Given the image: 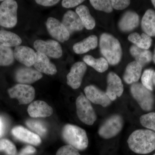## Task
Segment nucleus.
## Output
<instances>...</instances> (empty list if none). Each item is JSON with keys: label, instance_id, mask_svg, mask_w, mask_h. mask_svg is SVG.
<instances>
[{"label": "nucleus", "instance_id": "nucleus-1", "mask_svg": "<svg viewBox=\"0 0 155 155\" xmlns=\"http://www.w3.org/2000/svg\"><path fill=\"white\" fill-rule=\"evenodd\" d=\"M131 151L140 154H147L155 150V132L149 129L133 131L127 140Z\"/></svg>", "mask_w": 155, "mask_h": 155}, {"label": "nucleus", "instance_id": "nucleus-2", "mask_svg": "<svg viewBox=\"0 0 155 155\" xmlns=\"http://www.w3.org/2000/svg\"><path fill=\"white\" fill-rule=\"evenodd\" d=\"M100 48L108 64L114 66L121 61L122 47L119 40L115 37L110 34H102L100 39Z\"/></svg>", "mask_w": 155, "mask_h": 155}, {"label": "nucleus", "instance_id": "nucleus-3", "mask_svg": "<svg viewBox=\"0 0 155 155\" xmlns=\"http://www.w3.org/2000/svg\"><path fill=\"white\" fill-rule=\"evenodd\" d=\"M62 134L64 141L78 150H83L88 147L86 131L77 125L67 124L63 128Z\"/></svg>", "mask_w": 155, "mask_h": 155}, {"label": "nucleus", "instance_id": "nucleus-4", "mask_svg": "<svg viewBox=\"0 0 155 155\" xmlns=\"http://www.w3.org/2000/svg\"><path fill=\"white\" fill-rule=\"evenodd\" d=\"M130 91L134 98L144 111H151L154 105V97L151 91L139 82L131 84Z\"/></svg>", "mask_w": 155, "mask_h": 155}, {"label": "nucleus", "instance_id": "nucleus-5", "mask_svg": "<svg viewBox=\"0 0 155 155\" xmlns=\"http://www.w3.org/2000/svg\"><path fill=\"white\" fill-rule=\"evenodd\" d=\"M124 120L121 115L114 114L108 117L100 126L98 134L102 138L109 139L115 137L122 130Z\"/></svg>", "mask_w": 155, "mask_h": 155}, {"label": "nucleus", "instance_id": "nucleus-6", "mask_svg": "<svg viewBox=\"0 0 155 155\" xmlns=\"http://www.w3.org/2000/svg\"><path fill=\"white\" fill-rule=\"evenodd\" d=\"M18 5L14 0L4 1L0 5V25L11 28L17 25Z\"/></svg>", "mask_w": 155, "mask_h": 155}, {"label": "nucleus", "instance_id": "nucleus-7", "mask_svg": "<svg viewBox=\"0 0 155 155\" xmlns=\"http://www.w3.org/2000/svg\"><path fill=\"white\" fill-rule=\"evenodd\" d=\"M75 104L78 119L86 125H93L96 121L97 115L88 99L81 94L76 99Z\"/></svg>", "mask_w": 155, "mask_h": 155}, {"label": "nucleus", "instance_id": "nucleus-8", "mask_svg": "<svg viewBox=\"0 0 155 155\" xmlns=\"http://www.w3.org/2000/svg\"><path fill=\"white\" fill-rule=\"evenodd\" d=\"M9 96L18 100L19 104H27L32 102L35 97V90L28 84H19L9 89Z\"/></svg>", "mask_w": 155, "mask_h": 155}, {"label": "nucleus", "instance_id": "nucleus-9", "mask_svg": "<svg viewBox=\"0 0 155 155\" xmlns=\"http://www.w3.org/2000/svg\"><path fill=\"white\" fill-rule=\"evenodd\" d=\"M34 47L37 52L50 58L58 59L63 54L61 45L58 42L52 40H37L34 43Z\"/></svg>", "mask_w": 155, "mask_h": 155}, {"label": "nucleus", "instance_id": "nucleus-10", "mask_svg": "<svg viewBox=\"0 0 155 155\" xmlns=\"http://www.w3.org/2000/svg\"><path fill=\"white\" fill-rule=\"evenodd\" d=\"M46 27L50 35L58 41L64 42L69 39L70 33L63 23L56 18H48Z\"/></svg>", "mask_w": 155, "mask_h": 155}, {"label": "nucleus", "instance_id": "nucleus-11", "mask_svg": "<svg viewBox=\"0 0 155 155\" xmlns=\"http://www.w3.org/2000/svg\"><path fill=\"white\" fill-rule=\"evenodd\" d=\"M87 69L86 64L84 62H78L73 64L67 75V84L74 89L79 88Z\"/></svg>", "mask_w": 155, "mask_h": 155}, {"label": "nucleus", "instance_id": "nucleus-12", "mask_svg": "<svg viewBox=\"0 0 155 155\" xmlns=\"http://www.w3.org/2000/svg\"><path fill=\"white\" fill-rule=\"evenodd\" d=\"M106 94L112 101H114L122 95L124 86L120 78L114 72H110L107 77Z\"/></svg>", "mask_w": 155, "mask_h": 155}, {"label": "nucleus", "instance_id": "nucleus-13", "mask_svg": "<svg viewBox=\"0 0 155 155\" xmlns=\"http://www.w3.org/2000/svg\"><path fill=\"white\" fill-rule=\"evenodd\" d=\"M85 96L89 101L95 104L100 105L107 107L111 104L112 101L109 98L106 92L100 90L93 85H88L84 89Z\"/></svg>", "mask_w": 155, "mask_h": 155}, {"label": "nucleus", "instance_id": "nucleus-14", "mask_svg": "<svg viewBox=\"0 0 155 155\" xmlns=\"http://www.w3.org/2000/svg\"><path fill=\"white\" fill-rule=\"evenodd\" d=\"M43 77L41 73L36 69L30 67L19 68L15 73V78L17 82L22 84H31L36 82Z\"/></svg>", "mask_w": 155, "mask_h": 155}, {"label": "nucleus", "instance_id": "nucleus-15", "mask_svg": "<svg viewBox=\"0 0 155 155\" xmlns=\"http://www.w3.org/2000/svg\"><path fill=\"white\" fill-rule=\"evenodd\" d=\"M14 58L25 67L33 66L36 60V52L31 48L24 46H18L14 51Z\"/></svg>", "mask_w": 155, "mask_h": 155}, {"label": "nucleus", "instance_id": "nucleus-16", "mask_svg": "<svg viewBox=\"0 0 155 155\" xmlns=\"http://www.w3.org/2000/svg\"><path fill=\"white\" fill-rule=\"evenodd\" d=\"M12 132V134L20 141L35 146L41 143V139L39 136L22 126L14 127Z\"/></svg>", "mask_w": 155, "mask_h": 155}, {"label": "nucleus", "instance_id": "nucleus-17", "mask_svg": "<svg viewBox=\"0 0 155 155\" xmlns=\"http://www.w3.org/2000/svg\"><path fill=\"white\" fill-rule=\"evenodd\" d=\"M27 111L29 116L32 118L49 117L53 113L52 108L45 102L41 101L31 103L28 106Z\"/></svg>", "mask_w": 155, "mask_h": 155}, {"label": "nucleus", "instance_id": "nucleus-18", "mask_svg": "<svg viewBox=\"0 0 155 155\" xmlns=\"http://www.w3.org/2000/svg\"><path fill=\"white\" fill-rule=\"evenodd\" d=\"M36 60L34 64L37 70L47 75H54L57 73V69L55 65L50 61L47 56L38 52H37Z\"/></svg>", "mask_w": 155, "mask_h": 155}, {"label": "nucleus", "instance_id": "nucleus-19", "mask_svg": "<svg viewBox=\"0 0 155 155\" xmlns=\"http://www.w3.org/2000/svg\"><path fill=\"white\" fill-rule=\"evenodd\" d=\"M62 23L70 34L83 30L84 26L78 15L72 11H67L64 14Z\"/></svg>", "mask_w": 155, "mask_h": 155}, {"label": "nucleus", "instance_id": "nucleus-20", "mask_svg": "<svg viewBox=\"0 0 155 155\" xmlns=\"http://www.w3.org/2000/svg\"><path fill=\"white\" fill-rule=\"evenodd\" d=\"M140 22L139 16L133 11L126 12L119 22V29L124 32L132 31L138 26Z\"/></svg>", "mask_w": 155, "mask_h": 155}, {"label": "nucleus", "instance_id": "nucleus-21", "mask_svg": "<svg viewBox=\"0 0 155 155\" xmlns=\"http://www.w3.org/2000/svg\"><path fill=\"white\" fill-rule=\"evenodd\" d=\"M142 67L136 61L129 63L125 69L123 80L127 84L137 82L141 76Z\"/></svg>", "mask_w": 155, "mask_h": 155}, {"label": "nucleus", "instance_id": "nucleus-22", "mask_svg": "<svg viewBox=\"0 0 155 155\" xmlns=\"http://www.w3.org/2000/svg\"><path fill=\"white\" fill-rule=\"evenodd\" d=\"M130 52L131 55L135 59V61L142 67L153 60V55L150 51L140 48L135 45L130 47Z\"/></svg>", "mask_w": 155, "mask_h": 155}, {"label": "nucleus", "instance_id": "nucleus-23", "mask_svg": "<svg viewBox=\"0 0 155 155\" xmlns=\"http://www.w3.org/2000/svg\"><path fill=\"white\" fill-rule=\"evenodd\" d=\"M98 45V38L96 35H91L73 45V49L76 54H81L93 50Z\"/></svg>", "mask_w": 155, "mask_h": 155}, {"label": "nucleus", "instance_id": "nucleus-24", "mask_svg": "<svg viewBox=\"0 0 155 155\" xmlns=\"http://www.w3.org/2000/svg\"><path fill=\"white\" fill-rule=\"evenodd\" d=\"M141 28L144 33L150 37L155 36V12L148 9L141 20Z\"/></svg>", "mask_w": 155, "mask_h": 155}, {"label": "nucleus", "instance_id": "nucleus-25", "mask_svg": "<svg viewBox=\"0 0 155 155\" xmlns=\"http://www.w3.org/2000/svg\"><path fill=\"white\" fill-rule=\"evenodd\" d=\"M81 20L82 24L87 30H91L95 26L96 22L94 18L90 14L88 8L84 5H81L78 7L75 10Z\"/></svg>", "mask_w": 155, "mask_h": 155}, {"label": "nucleus", "instance_id": "nucleus-26", "mask_svg": "<svg viewBox=\"0 0 155 155\" xmlns=\"http://www.w3.org/2000/svg\"><path fill=\"white\" fill-rule=\"evenodd\" d=\"M22 39L19 35L11 31L0 30V45L11 48L19 46Z\"/></svg>", "mask_w": 155, "mask_h": 155}, {"label": "nucleus", "instance_id": "nucleus-27", "mask_svg": "<svg viewBox=\"0 0 155 155\" xmlns=\"http://www.w3.org/2000/svg\"><path fill=\"white\" fill-rule=\"evenodd\" d=\"M128 39L137 47L143 49L148 50L152 43L151 37L144 33L141 35L137 32L130 34Z\"/></svg>", "mask_w": 155, "mask_h": 155}, {"label": "nucleus", "instance_id": "nucleus-28", "mask_svg": "<svg viewBox=\"0 0 155 155\" xmlns=\"http://www.w3.org/2000/svg\"><path fill=\"white\" fill-rule=\"evenodd\" d=\"M85 64L93 68L97 72L102 73L107 70L109 64L105 58H101L95 59L92 56L87 55L83 58Z\"/></svg>", "mask_w": 155, "mask_h": 155}, {"label": "nucleus", "instance_id": "nucleus-29", "mask_svg": "<svg viewBox=\"0 0 155 155\" xmlns=\"http://www.w3.org/2000/svg\"><path fill=\"white\" fill-rule=\"evenodd\" d=\"M14 51L11 48L0 45V66H8L14 61Z\"/></svg>", "mask_w": 155, "mask_h": 155}, {"label": "nucleus", "instance_id": "nucleus-30", "mask_svg": "<svg viewBox=\"0 0 155 155\" xmlns=\"http://www.w3.org/2000/svg\"><path fill=\"white\" fill-rule=\"evenodd\" d=\"M26 125L30 129L39 136H44L46 133L47 129L44 124L38 120L29 119L26 121Z\"/></svg>", "mask_w": 155, "mask_h": 155}, {"label": "nucleus", "instance_id": "nucleus-31", "mask_svg": "<svg viewBox=\"0 0 155 155\" xmlns=\"http://www.w3.org/2000/svg\"><path fill=\"white\" fill-rule=\"evenodd\" d=\"M154 72L155 71L153 69H147L145 70L141 75L142 84L146 88L151 91L153 90V77Z\"/></svg>", "mask_w": 155, "mask_h": 155}, {"label": "nucleus", "instance_id": "nucleus-32", "mask_svg": "<svg viewBox=\"0 0 155 155\" xmlns=\"http://www.w3.org/2000/svg\"><path fill=\"white\" fill-rule=\"evenodd\" d=\"M90 2L96 10L110 13L113 11L110 1L109 0H90Z\"/></svg>", "mask_w": 155, "mask_h": 155}, {"label": "nucleus", "instance_id": "nucleus-33", "mask_svg": "<svg viewBox=\"0 0 155 155\" xmlns=\"http://www.w3.org/2000/svg\"><path fill=\"white\" fill-rule=\"evenodd\" d=\"M140 124L143 127L155 131V113L151 112L142 115L140 118Z\"/></svg>", "mask_w": 155, "mask_h": 155}, {"label": "nucleus", "instance_id": "nucleus-34", "mask_svg": "<svg viewBox=\"0 0 155 155\" xmlns=\"http://www.w3.org/2000/svg\"><path fill=\"white\" fill-rule=\"evenodd\" d=\"M0 151H4L8 155H16L17 153V149L15 145L6 139L0 141Z\"/></svg>", "mask_w": 155, "mask_h": 155}, {"label": "nucleus", "instance_id": "nucleus-35", "mask_svg": "<svg viewBox=\"0 0 155 155\" xmlns=\"http://www.w3.org/2000/svg\"><path fill=\"white\" fill-rule=\"evenodd\" d=\"M56 155H80L78 150L71 146L67 145L61 147Z\"/></svg>", "mask_w": 155, "mask_h": 155}, {"label": "nucleus", "instance_id": "nucleus-36", "mask_svg": "<svg viewBox=\"0 0 155 155\" xmlns=\"http://www.w3.org/2000/svg\"><path fill=\"white\" fill-rule=\"evenodd\" d=\"M113 8L117 10H124L130 5V1L127 0H111Z\"/></svg>", "mask_w": 155, "mask_h": 155}, {"label": "nucleus", "instance_id": "nucleus-37", "mask_svg": "<svg viewBox=\"0 0 155 155\" xmlns=\"http://www.w3.org/2000/svg\"><path fill=\"white\" fill-rule=\"evenodd\" d=\"M82 0H64L62 2V5L65 8H74L84 2Z\"/></svg>", "mask_w": 155, "mask_h": 155}, {"label": "nucleus", "instance_id": "nucleus-38", "mask_svg": "<svg viewBox=\"0 0 155 155\" xmlns=\"http://www.w3.org/2000/svg\"><path fill=\"white\" fill-rule=\"evenodd\" d=\"M37 4L43 6H52L60 2L55 0H36L35 1Z\"/></svg>", "mask_w": 155, "mask_h": 155}, {"label": "nucleus", "instance_id": "nucleus-39", "mask_svg": "<svg viewBox=\"0 0 155 155\" xmlns=\"http://www.w3.org/2000/svg\"><path fill=\"white\" fill-rule=\"evenodd\" d=\"M36 152V149L31 146H27L23 148L18 155H31Z\"/></svg>", "mask_w": 155, "mask_h": 155}, {"label": "nucleus", "instance_id": "nucleus-40", "mask_svg": "<svg viewBox=\"0 0 155 155\" xmlns=\"http://www.w3.org/2000/svg\"><path fill=\"white\" fill-rule=\"evenodd\" d=\"M3 123L2 120V119L0 118V136L2 135V134L3 133Z\"/></svg>", "mask_w": 155, "mask_h": 155}, {"label": "nucleus", "instance_id": "nucleus-41", "mask_svg": "<svg viewBox=\"0 0 155 155\" xmlns=\"http://www.w3.org/2000/svg\"><path fill=\"white\" fill-rule=\"evenodd\" d=\"M153 85L155 86V71L154 73L153 77Z\"/></svg>", "mask_w": 155, "mask_h": 155}, {"label": "nucleus", "instance_id": "nucleus-42", "mask_svg": "<svg viewBox=\"0 0 155 155\" xmlns=\"http://www.w3.org/2000/svg\"><path fill=\"white\" fill-rule=\"evenodd\" d=\"M153 60L154 63L155 64V48L154 50V54L153 56Z\"/></svg>", "mask_w": 155, "mask_h": 155}, {"label": "nucleus", "instance_id": "nucleus-43", "mask_svg": "<svg viewBox=\"0 0 155 155\" xmlns=\"http://www.w3.org/2000/svg\"><path fill=\"white\" fill-rule=\"evenodd\" d=\"M151 2L152 3L154 7L155 8V0H152V1H151Z\"/></svg>", "mask_w": 155, "mask_h": 155}, {"label": "nucleus", "instance_id": "nucleus-44", "mask_svg": "<svg viewBox=\"0 0 155 155\" xmlns=\"http://www.w3.org/2000/svg\"><path fill=\"white\" fill-rule=\"evenodd\" d=\"M153 155H155V153Z\"/></svg>", "mask_w": 155, "mask_h": 155}]
</instances>
